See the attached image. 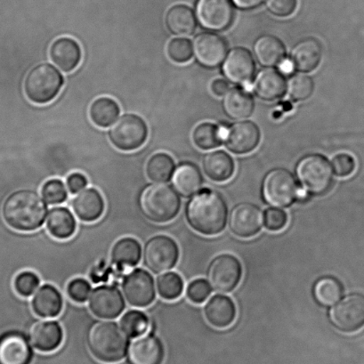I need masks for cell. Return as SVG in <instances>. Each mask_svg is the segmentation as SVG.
Returning a JSON list of instances; mask_svg holds the SVG:
<instances>
[{
	"instance_id": "cell-41",
	"label": "cell",
	"mask_w": 364,
	"mask_h": 364,
	"mask_svg": "<svg viewBox=\"0 0 364 364\" xmlns=\"http://www.w3.org/2000/svg\"><path fill=\"white\" fill-rule=\"evenodd\" d=\"M289 97L296 102L305 101L313 95L314 82L309 76L305 74H296L289 81Z\"/></svg>"
},
{
	"instance_id": "cell-27",
	"label": "cell",
	"mask_w": 364,
	"mask_h": 364,
	"mask_svg": "<svg viewBox=\"0 0 364 364\" xmlns=\"http://www.w3.org/2000/svg\"><path fill=\"white\" fill-rule=\"evenodd\" d=\"M142 256V248L136 239L126 237L118 240L113 245L111 252V261L119 271L135 267L139 264Z\"/></svg>"
},
{
	"instance_id": "cell-20",
	"label": "cell",
	"mask_w": 364,
	"mask_h": 364,
	"mask_svg": "<svg viewBox=\"0 0 364 364\" xmlns=\"http://www.w3.org/2000/svg\"><path fill=\"white\" fill-rule=\"evenodd\" d=\"M51 61L62 72L69 73L80 65L82 59V50L79 43L70 37L56 38L49 48Z\"/></svg>"
},
{
	"instance_id": "cell-23",
	"label": "cell",
	"mask_w": 364,
	"mask_h": 364,
	"mask_svg": "<svg viewBox=\"0 0 364 364\" xmlns=\"http://www.w3.org/2000/svg\"><path fill=\"white\" fill-rule=\"evenodd\" d=\"M323 58L321 42L314 38L299 41L291 52V62L299 72L309 73L319 66Z\"/></svg>"
},
{
	"instance_id": "cell-31",
	"label": "cell",
	"mask_w": 364,
	"mask_h": 364,
	"mask_svg": "<svg viewBox=\"0 0 364 364\" xmlns=\"http://www.w3.org/2000/svg\"><path fill=\"white\" fill-rule=\"evenodd\" d=\"M224 109L230 118L243 119L252 114L255 104L253 97L245 88L235 87L225 95Z\"/></svg>"
},
{
	"instance_id": "cell-13",
	"label": "cell",
	"mask_w": 364,
	"mask_h": 364,
	"mask_svg": "<svg viewBox=\"0 0 364 364\" xmlns=\"http://www.w3.org/2000/svg\"><path fill=\"white\" fill-rule=\"evenodd\" d=\"M264 225V215L259 207L252 203H240L232 208L229 218V228L240 238H252L260 232Z\"/></svg>"
},
{
	"instance_id": "cell-49",
	"label": "cell",
	"mask_w": 364,
	"mask_h": 364,
	"mask_svg": "<svg viewBox=\"0 0 364 364\" xmlns=\"http://www.w3.org/2000/svg\"><path fill=\"white\" fill-rule=\"evenodd\" d=\"M298 0H268L267 9L273 15L288 17L295 12Z\"/></svg>"
},
{
	"instance_id": "cell-2",
	"label": "cell",
	"mask_w": 364,
	"mask_h": 364,
	"mask_svg": "<svg viewBox=\"0 0 364 364\" xmlns=\"http://www.w3.org/2000/svg\"><path fill=\"white\" fill-rule=\"evenodd\" d=\"M186 218L189 225L201 235H217L225 228L228 207L220 194L205 188L189 201Z\"/></svg>"
},
{
	"instance_id": "cell-46",
	"label": "cell",
	"mask_w": 364,
	"mask_h": 364,
	"mask_svg": "<svg viewBox=\"0 0 364 364\" xmlns=\"http://www.w3.org/2000/svg\"><path fill=\"white\" fill-rule=\"evenodd\" d=\"M211 293V286L203 279H196L189 284L186 289L187 298L196 304L206 301Z\"/></svg>"
},
{
	"instance_id": "cell-38",
	"label": "cell",
	"mask_w": 364,
	"mask_h": 364,
	"mask_svg": "<svg viewBox=\"0 0 364 364\" xmlns=\"http://www.w3.org/2000/svg\"><path fill=\"white\" fill-rule=\"evenodd\" d=\"M314 296L321 305L330 306L341 299L343 288L341 282L334 277L321 278L314 285Z\"/></svg>"
},
{
	"instance_id": "cell-37",
	"label": "cell",
	"mask_w": 364,
	"mask_h": 364,
	"mask_svg": "<svg viewBox=\"0 0 364 364\" xmlns=\"http://www.w3.org/2000/svg\"><path fill=\"white\" fill-rule=\"evenodd\" d=\"M147 178L155 183L168 182L175 173V161L171 155L165 153L155 154L147 161Z\"/></svg>"
},
{
	"instance_id": "cell-10",
	"label": "cell",
	"mask_w": 364,
	"mask_h": 364,
	"mask_svg": "<svg viewBox=\"0 0 364 364\" xmlns=\"http://www.w3.org/2000/svg\"><path fill=\"white\" fill-rule=\"evenodd\" d=\"M332 324L338 331L352 333L364 326V296L352 293L332 307L330 313Z\"/></svg>"
},
{
	"instance_id": "cell-28",
	"label": "cell",
	"mask_w": 364,
	"mask_h": 364,
	"mask_svg": "<svg viewBox=\"0 0 364 364\" xmlns=\"http://www.w3.org/2000/svg\"><path fill=\"white\" fill-rule=\"evenodd\" d=\"M165 24L172 34L188 36L196 30V16L192 9L186 5H175L168 10Z\"/></svg>"
},
{
	"instance_id": "cell-17",
	"label": "cell",
	"mask_w": 364,
	"mask_h": 364,
	"mask_svg": "<svg viewBox=\"0 0 364 364\" xmlns=\"http://www.w3.org/2000/svg\"><path fill=\"white\" fill-rule=\"evenodd\" d=\"M225 141L232 153L249 154L259 146L260 130L255 123L249 120L237 122L226 130Z\"/></svg>"
},
{
	"instance_id": "cell-44",
	"label": "cell",
	"mask_w": 364,
	"mask_h": 364,
	"mask_svg": "<svg viewBox=\"0 0 364 364\" xmlns=\"http://www.w3.org/2000/svg\"><path fill=\"white\" fill-rule=\"evenodd\" d=\"M40 285V278L33 272L23 271L17 274L14 281V288L17 294L22 296H30L33 294Z\"/></svg>"
},
{
	"instance_id": "cell-5",
	"label": "cell",
	"mask_w": 364,
	"mask_h": 364,
	"mask_svg": "<svg viewBox=\"0 0 364 364\" xmlns=\"http://www.w3.org/2000/svg\"><path fill=\"white\" fill-rule=\"evenodd\" d=\"M65 80L62 73L49 63L31 69L24 80V93L31 102L46 105L52 102L62 90Z\"/></svg>"
},
{
	"instance_id": "cell-22",
	"label": "cell",
	"mask_w": 364,
	"mask_h": 364,
	"mask_svg": "<svg viewBox=\"0 0 364 364\" xmlns=\"http://www.w3.org/2000/svg\"><path fill=\"white\" fill-rule=\"evenodd\" d=\"M31 345L38 351L50 353L62 345L63 331L55 321H41L35 323L30 331Z\"/></svg>"
},
{
	"instance_id": "cell-11",
	"label": "cell",
	"mask_w": 364,
	"mask_h": 364,
	"mask_svg": "<svg viewBox=\"0 0 364 364\" xmlns=\"http://www.w3.org/2000/svg\"><path fill=\"white\" fill-rule=\"evenodd\" d=\"M242 268L237 257L222 254L212 260L208 271L211 288L219 293L231 292L242 279Z\"/></svg>"
},
{
	"instance_id": "cell-39",
	"label": "cell",
	"mask_w": 364,
	"mask_h": 364,
	"mask_svg": "<svg viewBox=\"0 0 364 364\" xmlns=\"http://www.w3.org/2000/svg\"><path fill=\"white\" fill-rule=\"evenodd\" d=\"M120 326L129 337L139 338L146 333L150 321L146 314L139 310H132L122 316Z\"/></svg>"
},
{
	"instance_id": "cell-4",
	"label": "cell",
	"mask_w": 364,
	"mask_h": 364,
	"mask_svg": "<svg viewBox=\"0 0 364 364\" xmlns=\"http://www.w3.org/2000/svg\"><path fill=\"white\" fill-rule=\"evenodd\" d=\"M140 207L149 220L164 224L178 215L181 200L172 186L158 183L148 186L141 194Z\"/></svg>"
},
{
	"instance_id": "cell-18",
	"label": "cell",
	"mask_w": 364,
	"mask_h": 364,
	"mask_svg": "<svg viewBox=\"0 0 364 364\" xmlns=\"http://www.w3.org/2000/svg\"><path fill=\"white\" fill-rule=\"evenodd\" d=\"M198 61L208 68L221 65L226 58L228 44L222 37L212 33L198 35L193 44Z\"/></svg>"
},
{
	"instance_id": "cell-3",
	"label": "cell",
	"mask_w": 364,
	"mask_h": 364,
	"mask_svg": "<svg viewBox=\"0 0 364 364\" xmlns=\"http://www.w3.org/2000/svg\"><path fill=\"white\" fill-rule=\"evenodd\" d=\"M92 355L105 363L120 362L128 352L129 336L122 328L111 321L99 323L92 327L87 336Z\"/></svg>"
},
{
	"instance_id": "cell-34",
	"label": "cell",
	"mask_w": 364,
	"mask_h": 364,
	"mask_svg": "<svg viewBox=\"0 0 364 364\" xmlns=\"http://www.w3.org/2000/svg\"><path fill=\"white\" fill-rule=\"evenodd\" d=\"M49 233L58 240H67L76 232L77 224L72 212L63 207L53 208L48 215Z\"/></svg>"
},
{
	"instance_id": "cell-30",
	"label": "cell",
	"mask_w": 364,
	"mask_h": 364,
	"mask_svg": "<svg viewBox=\"0 0 364 364\" xmlns=\"http://www.w3.org/2000/svg\"><path fill=\"white\" fill-rule=\"evenodd\" d=\"M254 52L260 65L266 67L280 65L286 56L284 43L272 35L259 38L254 45Z\"/></svg>"
},
{
	"instance_id": "cell-40",
	"label": "cell",
	"mask_w": 364,
	"mask_h": 364,
	"mask_svg": "<svg viewBox=\"0 0 364 364\" xmlns=\"http://www.w3.org/2000/svg\"><path fill=\"white\" fill-rule=\"evenodd\" d=\"M158 293L166 300L178 299L183 291V281L176 273L169 272L161 275L157 280Z\"/></svg>"
},
{
	"instance_id": "cell-19",
	"label": "cell",
	"mask_w": 364,
	"mask_h": 364,
	"mask_svg": "<svg viewBox=\"0 0 364 364\" xmlns=\"http://www.w3.org/2000/svg\"><path fill=\"white\" fill-rule=\"evenodd\" d=\"M33 353L26 336L9 332L0 338V364H30Z\"/></svg>"
},
{
	"instance_id": "cell-29",
	"label": "cell",
	"mask_w": 364,
	"mask_h": 364,
	"mask_svg": "<svg viewBox=\"0 0 364 364\" xmlns=\"http://www.w3.org/2000/svg\"><path fill=\"white\" fill-rule=\"evenodd\" d=\"M31 306L38 316L56 317L62 312L63 298L54 286L47 284L35 293Z\"/></svg>"
},
{
	"instance_id": "cell-14",
	"label": "cell",
	"mask_w": 364,
	"mask_h": 364,
	"mask_svg": "<svg viewBox=\"0 0 364 364\" xmlns=\"http://www.w3.org/2000/svg\"><path fill=\"white\" fill-rule=\"evenodd\" d=\"M223 70L228 80L246 88L252 86L255 76V61L252 53L246 48H235L226 56Z\"/></svg>"
},
{
	"instance_id": "cell-50",
	"label": "cell",
	"mask_w": 364,
	"mask_h": 364,
	"mask_svg": "<svg viewBox=\"0 0 364 364\" xmlns=\"http://www.w3.org/2000/svg\"><path fill=\"white\" fill-rule=\"evenodd\" d=\"M87 186V179L86 176L81 173L75 172L73 173L67 178V186L70 193L76 194L84 188H86Z\"/></svg>"
},
{
	"instance_id": "cell-12",
	"label": "cell",
	"mask_w": 364,
	"mask_h": 364,
	"mask_svg": "<svg viewBox=\"0 0 364 364\" xmlns=\"http://www.w3.org/2000/svg\"><path fill=\"white\" fill-rule=\"evenodd\" d=\"M122 291L127 301L135 307H146L151 305L156 296L153 277L149 272L136 269L123 280Z\"/></svg>"
},
{
	"instance_id": "cell-24",
	"label": "cell",
	"mask_w": 364,
	"mask_h": 364,
	"mask_svg": "<svg viewBox=\"0 0 364 364\" xmlns=\"http://www.w3.org/2000/svg\"><path fill=\"white\" fill-rule=\"evenodd\" d=\"M74 213L81 221L95 222L104 214L105 203L99 191L88 188L81 191L72 203Z\"/></svg>"
},
{
	"instance_id": "cell-48",
	"label": "cell",
	"mask_w": 364,
	"mask_h": 364,
	"mask_svg": "<svg viewBox=\"0 0 364 364\" xmlns=\"http://www.w3.org/2000/svg\"><path fill=\"white\" fill-rule=\"evenodd\" d=\"M332 168L339 178H346L353 174L355 169V161L351 155L339 154L332 159Z\"/></svg>"
},
{
	"instance_id": "cell-25",
	"label": "cell",
	"mask_w": 364,
	"mask_h": 364,
	"mask_svg": "<svg viewBox=\"0 0 364 364\" xmlns=\"http://www.w3.org/2000/svg\"><path fill=\"white\" fill-rule=\"evenodd\" d=\"M205 318L208 323L217 328L231 326L236 318L235 303L228 296L215 295L208 300L204 307Z\"/></svg>"
},
{
	"instance_id": "cell-33",
	"label": "cell",
	"mask_w": 364,
	"mask_h": 364,
	"mask_svg": "<svg viewBox=\"0 0 364 364\" xmlns=\"http://www.w3.org/2000/svg\"><path fill=\"white\" fill-rule=\"evenodd\" d=\"M203 169L208 178L215 182H225L235 173L232 159L225 151H215L203 159Z\"/></svg>"
},
{
	"instance_id": "cell-9",
	"label": "cell",
	"mask_w": 364,
	"mask_h": 364,
	"mask_svg": "<svg viewBox=\"0 0 364 364\" xmlns=\"http://www.w3.org/2000/svg\"><path fill=\"white\" fill-rule=\"evenodd\" d=\"M179 249L174 240L167 235H156L144 245V263L154 274L172 269L178 263Z\"/></svg>"
},
{
	"instance_id": "cell-47",
	"label": "cell",
	"mask_w": 364,
	"mask_h": 364,
	"mask_svg": "<svg viewBox=\"0 0 364 364\" xmlns=\"http://www.w3.org/2000/svg\"><path fill=\"white\" fill-rule=\"evenodd\" d=\"M67 293L74 302L84 303L91 294V286L85 279H73L67 287Z\"/></svg>"
},
{
	"instance_id": "cell-26",
	"label": "cell",
	"mask_w": 364,
	"mask_h": 364,
	"mask_svg": "<svg viewBox=\"0 0 364 364\" xmlns=\"http://www.w3.org/2000/svg\"><path fill=\"white\" fill-rule=\"evenodd\" d=\"M287 90V82L280 72L274 69L262 70L253 83V90L264 101H274L281 98Z\"/></svg>"
},
{
	"instance_id": "cell-53",
	"label": "cell",
	"mask_w": 364,
	"mask_h": 364,
	"mask_svg": "<svg viewBox=\"0 0 364 364\" xmlns=\"http://www.w3.org/2000/svg\"><path fill=\"white\" fill-rule=\"evenodd\" d=\"M280 69L284 73H291L292 70L295 68L291 60H284L280 65Z\"/></svg>"
},
{
	"instance_id": "cell-32",
	"label": "cell",
	"mask_w": 364,
	"mask_h": 364,
	"mask_svg": "<svg viewBox=\"0 0 364 364\" xmlns=\"http://www.w3.org/2000/svg\"><path fill=\"white\" fill-rule=\"evenodd\" d=\"M203 183L200 169L192 164L180 165L173 175V185L176 192L183 197H191L199 193Z\"/></svg>"
},
{
	"instance_id": "cell-21",
	"label": "cell",
	"mask_w": 364,
	"mask_h": 364,
	"mask_svg": "<svg viewBox=\"0 0 364 364\" xmlns=\"http://www.w3.org/2000/svg\"><path fill=\"white\" fill-rule=\"evenodd\" d=\"M164 346L157 337L144 336L132 342L129 349V364H161L164 359Z\"/></svg>"
},
{
	"instance_id": "cell-7",
	"label": "cell",
	"mask_w": 364,
	"mask_h": 364,
	"mask_svg": "<svg viewBox=\"0 0 364 364\" xmlns=\"http://www.w3.org/2000/svg\"><path fill=\"white\" fill-rule=\"evenodd\" d=\"M296 175L304 188L314 196H321L331 189L333 171L330 162L320 154L307 155L299 161Z\"/></svg>"
},
{
	"instance_id": "cell-45",
	"label": "cell",
	"mask_w": 364,
	"mask_h": 364,
	"mask_svg": "<svg viewBox=\"0 0 364 364\" xmlns=\"http://www.w3.org/2000/svg\"><path fill=\"white\" fill-rule=\"evenodd\" d=\"M288 215L278 208H269L264 211V224L267 230L278 232L287 225Z\"/></svg>"
},
{
	"instance_id": "cell-16",
	"label": "cell",
	"mask_w": 364,
	"mask_h": 364,
	"mask_svg": "<svg viewBox=\"0 0 364 364\" xmlns=\"http://www.w3.org/2000/svg\"><path fill=\"white\" fill-rule=\"evenodd\" d=\"M88 303L91 312L101 319H115L125 309L124 299L114 286L95 288L91 292Z\"/></svg>"
},
{
	"instance_id": "cell-36",
	"label": "cell",
	"mask_w": 364,
	"mask_h": 364,
	"mask_svg": "<svg viewBox=\"0 0 364 364\" xmlns=\"http://www.w3.org/2000/svg\"><path fill=\"white\" fill-rule=\"evenodd\" d=\"M225 127L217 126L210 122L200 123L193 132L194 144L201 150H211L217 148L225 139Z\"/></svg>"
},
{
	"instance_id": "cell-42",
	"label": "cell",
	"mask_w": 364,
	"mask_h": 364,
	"mask_svg": "<svg viewBox=\"0 0 364 364\" xmlns=\"http://www.w3.org/2000/svg\"><path fill=\"white\" fill-rule=\"evenodd\" d=\"M166 51L172 62L182 65L193 58L194 48L192 41L188 38H175L168 42Z\"/></svg>"
},
{
	"instance_id": "cell-15",
	"label": "cell",
	"mask_w": 364,
	"mask_h": 364,
	"mask_svg": "<svg viewBox=\"0 0 364 364\" xmlns=\"http://www.w3.org/2000/svg\"><path fill=\"white\" fill-rule=\"evenodd\" d=\"M197 15L205 28L221 31L231 26L235 11L230 0H200Z\"/></svg>"
},
{
	"instance_id": "cell-8",
	"label": "cell",
	"mask_w": 364,
	"mask_h": 364,
	"mask_svg": "<svg viewBox=\"0 0 364 364\" xmlns=\"http://www.w3.org/2000/svg\"><path fill=\"white\" fill-rule=\"evenodd\" d=\"M294 176L284 168L270 171L264 180L263 194L267 203L277 208H287L298 200L299 191Z\"/></svg>"
},
{
	"instance_id": "cell-6",
	"label": "cell",
	"mask_w": 364,
	"mask_h": 364,
	"mask_svg": "<svg viewBox=\"0 0 364 364\" xmlns=\"http://www.w3.org/2000/svg\"><path fill=\"white\" fill-rule=\"evenodd\" d=\"M112 146L122 151H133L146 144L149 129L146 120L134 113H127L117 120L109 130Z\"/></svg>"
},
{
	"instance_id": "cell-35",
	"label": "cell",
	"mask_w": 364,
	"mask_h": 364,
	"mask_svg": "<svg viewBox=\"0 0 364 364\" xmlns=\"http://www.w3.org/2000/svg\"><path fill=\"white\" fill-rule=\"evenodd\" d=\"M120 114V107L114 99L102 97L95 99L90 107V118L98 128L106 129L114 124Z\"/></svg>"
},
{
	"instance_id": "cell-51",
	"label": "cell",
	"mask_w": 364,
	"mask_h": 364,
	"mask_svg": "<svg viewBox=\"0 0 364 364\" xmlns=\"http://www.w3.org/2000/svg\"><path fill=\"white\" fill-rule=\"evenodd\" d=\"M210 87L212 93L217 97H223L229 91V83L225 80L217 79L211 83Z\"/></svg>"
},
{
	"instance_id": "cell-1",
	"label": "cell",
	"mask_w": 364,
	"mask_h": 364,
	"mask_svg": "<svg viewBox=\"0 0 364 364\" xmlns=\"http://www.w3.org/2000/svg\"><path fill=\"white\" fill-rule=\"evenodd\" d=\"M48 207L45 200L33 190H19L6 198L2 215L6 225L16 231H36L44 224Z\"/></svg>"
},
{
	"instance_id": "cell-43",
	"label": "cell",
	"mask_w": 364,
	"mask_h": 364,
	"mask_svg": "<svg viewBox=\"0 0 364 364\" xmlns=\"http://www.w3.org/2000/svg\"><path fill=\"white\" fill-rule=\"evenodd\" d=\"M42 197L46 203L50 205L65 203L68 197L65 183L59 179H50L41 188Z\"/></svg>"
},
{
	"instance_id": "cell-52",
	"label": "cell",
	"mask_w": 364,
	"mask_h": 364,
	"mask_svg": "<svg viewBox=\"0 0 364 364\" xmlns=\"http://www.w3.org/2000/svg\"><path fill=\"white\" fill-rule=\"evenodd\" d=\"M233 3L242 9H253L262 5L266 0H232Z\"/></svg>"
}]
</instances>
